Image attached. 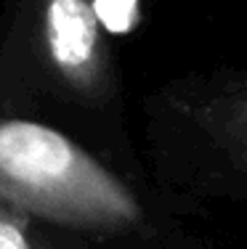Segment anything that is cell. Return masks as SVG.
Returning a JSON list of instances; mask_svg holds the SVG:
<instances>
[{"instance_id":"obj_4","label":"cell","mask_w":247,"mask_h":249,"mask_svg":"<svg viewBox=\"0 0 247 249\" xmlns=\"http://www.w3.org/2000/svg\"><path fill=\"white\" fill-rule=\"evenodd\" d=\"M98 27L112 35H125L141 21V0H93Z\"/></svg>"},{"instance_id":"obj_3","label":"cell","mask_w":247,"mask_h":249,"mask_svg":"<svg viewBox=\"0 0 247 249\" xmlns=\"http://www.w3.org/2000/svg\"><path fill=\"white\" fill-rule=\"evenodd\" d=\"M0 249H64L45 239L43 233L29 231V215L0 204Z\"/></svg>"},{"instance_id":"obj_1","label":"cell","mask_w":247,"mask_h":249,"mask_svg":"<svg viewBox=\"0 0 247 249\" xmlns=\"http://www.w3.org/2000/svg\"><path fill=\"white\" fill-rule=\"evenodd\" d=\"M0 204L91 233H125L141 223L133 191L64 133L0 117Z\"/></svg>"},{"instance_id":"obj_2","label":"cell","mask_w":247,"mask_h":249,"mask_svg":"<svg viewBox=\"0 0 247 249\" xmlns=\"http://www.w3.org/2000/svg\"><path fill=\"white\" fill-rule=\"evenodd\" d=\"M40 29L51 67L75 93L101 98L109 93V51L93 0H43Z\"/></svg>"}]
</instances>
